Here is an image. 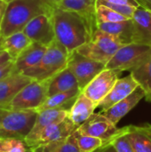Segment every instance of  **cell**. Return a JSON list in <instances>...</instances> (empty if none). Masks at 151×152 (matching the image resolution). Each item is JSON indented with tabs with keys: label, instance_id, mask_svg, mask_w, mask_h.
I'll return each instance as SVG.
<instances>
[{
	"label": "cell",
	"instance_id": "1f68e13d",
	"mask_svg": "<svg viewBox=\"0 0 151 152\" xmlns=\"http://www.w3.org/2000/svg\"><path fill=\"white\" fill-rule=\"evenodd\" d=\"M28 146L23 140L6 139L4 152H28Z\"/></svg>",
	"mask_w": 151,
	"mask_h": 152
},
{
	"label": "cell",
	"instance_id": "ba28073f",
	"mask_svg": "<svg viewBox=\"0 0 151 152\" xmlns=\"http://www.w3.org/2000/svg\"><path fill=\"white\" fill-rule=\"evenodd\" d=\"M68 68L76 77L82 92L98 74L106 69V64L89 59L75 51L69 54Z\"/></svg>",
	"mask_w": 151,
	"mask_h": 152
},
{
	"label": "cell",
	"instance_id": "8fae6325",
	"mask_svg": "<svg viewBox=\"0 0 151 152\" xmlns=\"http://www.w3.org/2000/svg\"><path fill=\"white\" fill-rule=\"evenodd\" d=\"M77 130L83 134L100 138L108 142L118 133L119 128H117L103 113L99 112L92 114V116Z\"/></svg>",
	"mask_w": 151,
	"mask_h": 152
},
{
	"label": "cell",
	"instance_id": "8d00e7d4",
	"mask_svg": "<svg viewBox=\"0 0 151 152\" xmlns=\"http://www.w3.org/2000/svg\"><path fill=\"white\" fill-rule=\"evenodd\" d=\"M141 6L151 11V0H136Z\"/></svg>",
	"mask_w": 151,
	"mask_h": 152
},
{
	"label": "cell",
	"instance_id": "4dcf8cb0",
	"mask_svg": "<svg viewBox=\"0 0 151 152\" xmlns=\"http://www.w3.org/2000/svg\"><path fill=\"white\" fill-rule=\"evenodd\" d=\"M96 4H103L106 5L107 7L114 10L115 12L125 16L128 19H132L133 16L134 12L136 11L137 7L132 6V5H125V4H112V3H109L106 1H101V0H97L96 1Z\"/></svg>",
	"mask_w": 151,
	"mask_h": 152
},
{
	"label": "cell",
	"instance_id": "603a6c76",
	"mask_svg": "<svg viewBox=\"0 0 151 152\" xmlns=\"http://www.w3.org/2000/svg\"><path fill=\"white\" fill-rule=\"evenodd\" d=\"M75 89H79L77 80L72 71L67 67L49 80L48 96Z\"/></svg>",
	"mask_w": 151,
	"mask_h": 152
},
{
	"label": "cell",
	"instance_id": "2e32d148",
	"mask_svg": "<svg viewBox=\"0 0 151 152\" xmlns=\"http://www.w3.org/2000/svg\"><path fill=\"white\" fill-rule=\"evenodd\" d=\"M77 129V127L72 123V121L69 118H67L63 121L51 125L45 129H44L36 145L33 148L64 140L73 134Z\"/></svg>",
	"mask_w": 151,
	"mask_h": 152
},
{
	"label": "cell",
	"instance_id": "5bb4252c",
	"mask_svg": "<svg viewBox=\"0 0 151 152\" xmlns=\"http://www.w3.org/2000/svg\"><path fill=\"white\" fill-rule=\"evenodd\" d=\"M139 86L133 75L130 73L128 76L118 78L109 94L104 98V100L99 104L98 108L101 110V113H104L116 103L119 102L123 99L130 95Z\"/></svg>",
	"mask_w": 151,
	"mask_h": 152
},
{
	"label": "cell",
	"instance_id": "484cf974",
	"mask_svg": "<svg viewBox=\"0 0 151 152\" xmlns=\"http://www.w3.org/2000/svg\"><path fill=\"white\" fill-rule=\"evenodd\" d=\"M29 150L31 152H80L74 134L64 140L40 145Z\"/></svg>",
	"mask_w": 151,
	"mask_h": 152
},
{
	"label": "cell",
	"instance_id": "d6986e66",
	"mask_svg": "<svg viewBox=\"0 0 151 152\" xmlns=\"http://www.w3.org/2000/svg\"><path fill=\"white\" fill-rule=\"evenodd\" d=\"M128 141L135 152H151V125L125 126Z\"/></svg>",
	"mask_w": 151,
	"mask_h": 152
},
{
	"label": "cell",
	"instance_id": "3957f363",
	"mask_svg": "<svg viewBox=\"0 0 151 152\" xmlns=\"http://www.w3.org/2000/svg\"><path fill=\"white\" fill-rule=\"evenodd\" d=\"M38 112L33 110L0 109V138L23 140L29 134Z\"/></svg>",
	"mask_w": 151,
	"mask_h": 152
},
{
	"label": "cell",
	"instance_id": "836d02e7",
	"mask_svg": "<svg viewBox=\"0 0 151 152\" xmlns=\"http://www.w3.org/2000/svg\"><path fill=\"white\" fill-rule=\"evenodd\" d=\"M101 1H106L109 3L112 4H125V5H132L134 7H140V4L136 0H101Z\"/></svg>",
	"mask_w": 151,
	"mask_h": 152
},
{
	"label": "cell",
	"instance_id": "4316f807",
	"mask_svg": "<svg viewBox=\"0 0 151 152\" xmlns=\"http://www.w3.org/2000/svg\"><path fill=\"white\" fill-rule=\"evenodd\" d=\"M133 78L145 93L147 102H151V57L149 61L131 71Z\"/></svg>",
	"mask_w": 151,
	"mask_h": 152
},
{
	"label": "cell",
	"instance_id": "d590c367",
	"mask_svg": "<svg viewBox=\"0 0 151 152\" xmlns=\"http://www.w3.org/2000/svg\"><path fill=\"white\" fill-rule=\"evenodd\" d=\"M7 5H8V4L0 0V28H1L3 20L4 18V14H5L6 9H7Z\"/></svg>",
	"mask_w": 151,
	"mask_h": 152
},
{
	"label": "cell",
	"instance_id": "83f0119b",
	"mask_svg": "<svg viewBox=\"0 0 151 152\" xmlns=\"http://www.w3.org/2000/svg\"><path fill=\"white\" fill-rule=\"evenodd\" d=\"M74 135L80 152H94L106 143L100 138L83 134L77 130L74 132Z\"/></svg>",
	"mask_w": 151,
	"mask_h": 152
},
{
	"label": "cell",
	"instance_id": "4fadbf2b",
	"mask_svg": "<svg viewBox=\"0 0 151 152\" xmlns=\"http://www.w3.org/2000/svg\"><path fill=\"white\" fill-rule=\"evenodd\" d=\"M32 80L23 73L14 71L0 79V109H8L18 93Z\"/></svg>",
	"mask_w": 151,
	"mask_h": 152
},
{
	"label": "cell",
	"instance_id": "cb8c5ba5",
	"mask_svg": "<svg viewBox=\"0 0 151 152\" xmlns=\"http://www.w3.org/2000/svg\"><path fill=\"white\" fill-rule=\"evenodd\" d=\"M97 28L118 37L124 45L133 43V25L132 19L118 22L97 23Z\"/></svg>",
	"mask_w": 151,
	"mask_h": 152
},
{
	"label": "cell",
	"instance_id": "30bf717a",
	"mask_svg": "<svg viewBox=\"0 0 151 152\" xmlns=\"http://www.w3.org/2000/svg\"><path fill=\"white\" fill-rule=\"evenodd\" d=\"M35 43L49 46L56 40L52 13H44L30 20L22 30Z\"/></svg>",
	"mask_w": 151,
	"mask_h": 152
},
{
	"label": "cell",
	"instance_id": "e575fe53",
	"mask_svg": "<svg viewBox=\"0 0 151 152\" xmlns=\"http://www.w3.org/2000/svg\"><path fill=\"white\" fill-rule=\"evenodd\" d=\"M94 152H117V150L115 149V147L111 144L110 142H106L102 147H101L99 150H97Z\"/></svg>",
	"mask_w": 151,
	"mask_h": 152
},
{
	"label": "cell",
	"instance_id": "9a60e30c",
	"mask_svg": "<svg viewBox=\"0 0 151 152\" xmlns=\"http://www.w3.org/2000/svg\"><path fill=\"white\" fill-rule=\"evenodd\" d=\"M133 43L151 45V11L140 6L132 18Z\"/></svg>",
	"mask_w": 151,
	"mask_h": 152
},
{
	"label": "cell",
	"instance_id": "60d3db41",
	"mask_svg": "<svg viewBox=\"0 0 151 152\" xmlns=\"http://www.w3.org/2000/svg\"><path fill=\"white\" fill-rule=\"evenodd\" d=\"M2 1H4V2H5L6 4H9V3H11V2H12V1H14V0H2Z\"/></svg>",
	"mask_w": 151,
	"mask_h": 152
},
{
	"label": "cell",
	"instance_id": "7a4b0ae2",
	"mask_svg": "<svg viewBox=\"0 0 151 152\" xmlns=\"http://www.w3.org/2000/svg\"><path fill=\"white\" fill-rule=\"evenodd\" d=\"M53 7L45 0H14L8 4L0 28V37H5L22 31L34 18L44 13H52Z\"/></svg>",
	"mask_w": 151,
	"mask_h": 152
},
{
	"label": "cell",
	"instance_id": "d6a6232c",
	"mask_svg": "<svg viewBox=\"0 0 151 152\" xmlns=\"http://www.w3.org/2000/svg\"><path fill=\"white\" fill-rule=\"evenodd\" d=\"M12 72H13V61H10L4 63V65L0 66V79L8 76Z\"/></svg>",
	"mask_w": 151,
	"mask_h": 152
},
{
	"label": "cell",
	"instance_id": "52a82bcc",
	"mask_svg": "<svg viewBox=\"0 0 151 152\" xmlns=\"http://www.w3.org/2000/svg\"><path fill=\"white\" fill-rule=\"evenodd\" d=\"M49 80H32L23 87L14 97L8 110H37L48 97Z\"/></svg>",
	"mask_w": 151,
	"mask_h": 152
},
{
	"label": "cell",
	"instance_id": "ac0fdd59",
	"mask_svg": "<svg viewBox=\"0 0 151 152\" xmlns=\"http://www.w3.org/2000/svg\"><path fill=\"white\" fill-rule=\"evenodd\" d=\"M47 46L32 42V44L13 61V71L25 73L36 67L42 60Z\"/></svg>",
	"mask_w": 151,
	"mask_h": 152
},
{
	"label": "cell",
	"instance_id": "d4e9b609",
	"mask_svg": "<svg viewBox=\"0 0 151 152\" xmlns=\"http://www.w3.org/2000/svg\"><path fill=\"white\" fill-rule=\"evenodd\" d=\"M80 89L70 90L63 93H58L53 95L48 96L45 102L42 104L41 107L37 109V112L49 110V109H66L70 110L72 105L74 104L75 101L80 94Z\"/></svg>",
	"mask_w": 151,
	"mask_h": 152
},
{
	"label": "cell",
	"instance_id": "5b68a950",
	"mask_svg": "<svg viewBox=\"0 0 151 152\" xmlns=\"http://www.w3.org/2000/svg\"><path fill=\"white\" fill-rule=\"evenodd\" d=\"M123 45H125L118 37L97 28L92 40L80 46L77 52L89 59L106 64Z\"/></svg>",
	"mask_w": 151,
	"mask_h": 152
},
{
	"label": "cell",
	"instance_id": "44dd1931",
	"mask_svg": "<svg viewBox=\"0 0 151 152\" xmlns=\"http://www.w3.org/2000/svg\"><path fill=\"white\" fill-rule=\"evenodd\" d=\"M97 0H62L57 8L75 12L85 17L92 25L97 28L96 20Z\"/></svg>",
	"mask_w": 151,
	"mask_h": 152
},
{
	"label": "cell",
	"instance_id": "ffe728a7",
	"mask_svg": "<svg viewBox=\"0 0 151 152\" xmlns=\"http://www.w3.org/2000/svg\"><path fill=\"white\" fill-rule=\"evenodd\" d=\"M95 109L96 104L81 92L69 110V118L78 128L94 113Z\"/></svg>",
	"mask_w": 151,
	"mask_h": 152
},
{
	"label": "cell",
	"instance_id": "277c9868",
	"mask_svg": "<svg viewBox=\"0 0 151 152\" xmlns=\"http://www.w3.org/2000/svg\"><path fill=\"white\" fill-rule=\"evenodd\" d=\"M69 58V53L67 49L55 40L47 46L41 61L23 74L33 80H50L57 73L68 67Z\"/></svg>",
	"mask_w": 151,
	"mask_h": 152
},
{
	"label": "cell",
	"instance_id": "74e56055",
	"mask_svg": "<svg viewBox=\"0 0 151 152\" xmlns=\"http://www.w3.org/2000/svg\"><path fill=\"white\" fill-rule=\"evenodd\" d=\"M45 1H46L51 6H53V8H57L62 0H45Z\"/></svg>",
	"mask_w": 151,
	"mask_h": 152
},
{
	"label": "cell",
	"instance_id": "e0dca14e",
	"mask_svg": "<svg viewBox=\"0 0 151 152\" xmlns=\"http://www.w3.org/2000/svg\"><path fill=\"white\" fill-rule=\"evenodd\" d=\"M143 98H145V93L141 86H138L130 95H128L126 98L123 99L119 102L116 103L103 114L114 125L117 126V123L127 113H129Z\"/></svg>",
	"mask_w": 151,
	"mask_h": 152
},
{
	"label": "cell",
	"instance_id": "9c48e42d",
	"mask_svg": "<svg viewBox=\"0 0 151 152\" xmlns=\"http://www.w3.org/2000/svg\"><path fill=\"white\" fill-rule=\"evenodd\" d=\"M121 74L122 71L120 70L105 69L86 86L82 93L91 99L98 108L99 104L109 94Z\"/></svg>",
	"mask_w": 151,
	"mask_h": 152
},
{
	"label": "cell",
	"instance_id": "f546056e",
	"mask_svg": "<svg viewBox=\"0 0 151 152\" xmlns=\"http://www.w3.org/2000/svg\"><path fill=\"white\" fill-rule=\"evenodd\" d=\"M109 142L117 152H135L126 137L125 127L119 128L118 133Z\"/></svg>",
	"mask_w": 151,
	"mask_h": 152
},
{
	"label": "cell",
	"instance_id": "b9f144b4",
	"mask_svg": "<svg viewBox=\"0 0 151 152\" xmlns=\"http://www.w3.org/2000/svg\"><path fill=\"white\" fill-rule=\"evenodd\" d=\"M29 152H31V151H30V150H29Z\"/></svg>",
	"mask_w": 151,
	"mask_h": 152
},
{
	"label": "cell",
	"instance_id": "7402d4cb",
	"mask_svg": "<svg viewBox=\"0 0 151 152\" xmlns=\"http://www.w3.org/2000/svg\"><path fill=\"white\" fill-rule=\"evenodd\" d=\"M31 44L32 41L28 36L23 31H19L3 37L2 49L8 53L12 61H15Z\"/></svg>",
	"mask_w": 151,
	"mask_h": 152
},
{
	"label": "cell",
	"instance_id": "6da1fadb",
	"mask_svg": "<svg viewBox=\"0 0 151 152\" xmlns=\"http://www.w3.org/2000/svg\"><path fill=\"white\" fill-rule=\"evenodd\" d=\"M52 20L56 40L69 54L89 43L97 29L82 15L61 8H53Z\"/></svg>",
	"mask_w": 151,
	"mask_h": 152
},
{
	"label": "cell",
	"instance_id": "ab89813d",
	"mask_svg": "<svg viewBox=\"0 0 151 152\" xmlns=\"http://www.w3.org/2000/svg\"><path fill=\"white\" fill-rule=\"evenodd\" d=\"M2 40H3V37H0V51H3V49H2Z\"/></svg>",
	"mask_w": 151,
	"mask_h": 152
},
{
	"label": "cell",
	"instance_id": "8992f818",
	"mask_svg": "<svg viewBox=\"0 0 151 152\" xmlns=\"http://www.w3.org/2000/svg\"><path fill=\"white\" fill-rule=\"evenodd\" d=\"M151 57V45L131 43L123 45L106 63V69L120 71L130 70L140 67Z\"/></svg>",
	"mask_w": 151,
	"mask_h": 152
},
{
	"label": "cell",
	"instance_id": "7c38bea8",
	"mask_svg": "<svg viewBox=\"0 0 151 152\" xmlns=\"http://www.w3.org/2000/svg\"><path fill=\"white\" fill-rule=\"evenodd\" d=\"M69 110L61 109V108L49 109L38 112L33 128L24 139V142L28 147V149H31L36 145L44 129H45L47 126L51 125L63 121L64 119L69 118Z\"/></svg>",
	"mask_w": 151,
	"mask_h": 152
},
{
	"label": "cell",
	"instance_id": "f1b7e54d",
	"mask_svg": "<svg viewBox=\"0 0 151 152\" xmlns=\"http://www.w3.org/2000/svg\"><path fill=\"white\" fill-rule=\"evenodd\" d=\"M96 20L97 23L101 22H118L130 20L125 16L115 12L114 10L103 4H96Z\"/></svg>",
	"mask_w": 151,
	"mask_h": 152
},
{
	"label": "cell",
	"instance_id": "f35d334b",
	"mask_svg": "<svg viewBox=\"0 0 151 152\" xmlns=\"http://www.w3.org/2000/svg\"><path fill=\"white\" fill-rule=\"evenodd\" d=\"M5 140H6V139H1V138H0V152H4Z\"/></svg>",
	"mask_w": 151,
	"mask_h": 152
}]
</instances>
